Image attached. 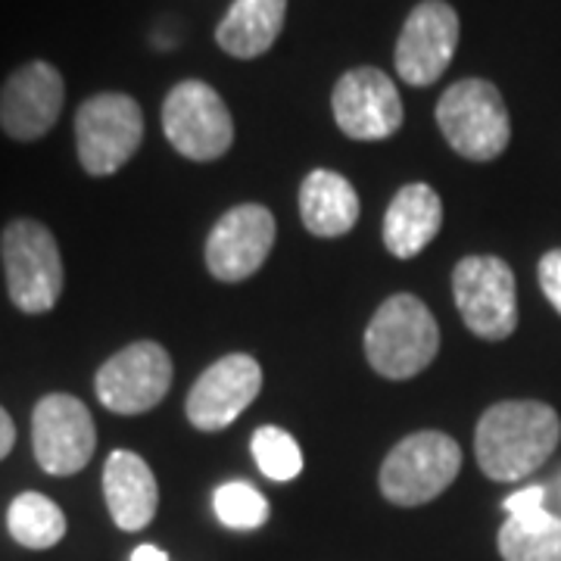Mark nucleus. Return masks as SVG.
<instances>
[{
	"instance_id": "f257e3e1",
	"label": "nucleus",
	"mask_w": 561,
	"mask_h": 561,
	"mask_svg": "<svg viewBox=\"0 0 561 561\" xmlns=\"http://www.w3.org/2000/svg\"><path fill=\"white\" fill-rule=\"evenodd\" d=\"M561 419L540 400H505L490 405L474 431L478 465L490 481H522L559 449Z\"/></svg>"
},
{
	"instance_id": "f03ea898",
	"label": "nucleus",
	"mask_w": 561,
	"mask_h": 561,
	"mask_svg": "<svg viewBox=\"0 0 561 561\" xmlns=\"http://www.w3.org/2000/svg\"><path fill=\"white\" fill-rule=\"evenodd\" d=\"M440 350V328L431 309L412 297L397 294L378 306L365 328L368 365L390 381H409L421 375Z\"/></svg>"
},
{
	"instance_id": "7ed1b4c3",
	"label": "nucleus",
	"mask_w": 561,
	"mask_h": 561,
	"mask_svg": "<svg viewBox=\"0 0 561 561\" xmlns=\"http://www.w3.org/2000/svg\"><path fill=\"white\" fill-rule=\"evenodd\" d=\"M7 294L25 316H44L60 302L66 272L60 243L38 219H13L0 234Z\"/></svg>"
},
{
	"instance_id": "20e7f679",
	"label": "nucleus",
	"mask_w": 561,
	"mask_h": 561,
	"mask_svg": "<svg viewBox=\"0 0 561 561\" xmlns=\"http://www.w3.org/2000/svg\"><path fill=\"white\" fill-rule=\"evenodd\" d=\"M437 125L446 144L471 162H490L505 153L512 119L500 88L486 79H461L437 101Z\"/></svg>"
},
{
	"instance_id": "39448f33",
	"label": "nucleus",
	"mask_w": 561,
	"mask_h": 561,
	"mask_svg": "<svg viewBox=\"0 0 561 561\" xmlns=\"http://www.w3.org/2000/svg\"><path fill=\"white\" fill-rule=\"evenodd\" d=\"M461 449L443 431H419L400 440L383 459L381 483L383 500L412 508L437 500L449 483L459 478Z\"/></svg>"
},
{
	"instance_id": "423d86ee",
	"label": "nucleus",
	"mask_w": 561,
	"mask_h": 561,
	"mask_svg": "<svg viewBox=\"0 0 561 561\" xmlns=\"http://www.w3.org/2000/svg\"><path fill=\"white\" fill-rule=\"evenodd\" d=\"M144 140L140 103L119 91H103L81 103L76 113V150L81 169L94 179L119 172Z\"/></svg>"
},
{
	"instance_id": "0eeeda50",
	"label": "nucleus",
	"mask_w": 561,
	"mask_h": 561,
	"mask_svg": "<svg viewBox=\"0 0 561 561\" xmlns=\"http://www.w3.org/2000/svg\"><path fill=\"white\" fill-rule=\"evenodd\" d=\"M162 131L181 157L213 162L234 144V119L219 91L201 79L179 81L162 103Z\"/></svg>"
},
{
	"instance_id": "6e6552de",
	"label": "nucleus",
	"mask_w": 561,
	"mask_h": 561,
	"mask_svg": "<svg viewBox=\"0 0 561 561\" xmlns=\"http://www.w3.org/2000/svg\"><path fill=\"white\" fill-rule=\"evenodd\" d=\"M453 294L465 328L481 341H508L518 328V287L500 256H465L453 272Z\"/></svg>"
},
{
	"instance_id": "1a4fd4ad",
	"label": "nucleus",
	"mask_w": 561,
	"mask_h": 561,
	"mask_svg": "<svg viewBox=\"0 0 561 561\" xmlns=\"http://www.w3.org/2000/svg\"><path fill=\"white\" fill-rule=\"evenodd\" d=\"M172 387V356L157 341L128 343L98 368V400L116 415H144L157 409Z\"/></svg>"
},
{
	"instance_id": "9d476101",
	"label": "nucleus",
	"mask_w": 561,
	"mask_h": 561,
	"mask_svg": "<svg viewBox=\"0 0 561 561\" xmlns=\"http://www.w3.org/2000/svg\"><path fill=\"white\" fill-rule=\"evenodd\" d=\"M32 449L41 471L54 478L79 474L98 449V427L88 405L72 393H47L32 412Z\"/></svg>"
},
{
	"instance_id": "9b49d317",
	"label": "nucleus",
	"mask_w": 561,
	"mask_h": 561,
	"mask_svg": "<svg viewBox=\"0 0 561 561\" xmlns=\"http://www.w3.org/2000/svg\"><path fill=\"white\" fill-rule=\"evenodd\" d=\"M275 216L262 203L228 209L206 238V268L225 284L253 278L275 247Z\"/></svg>"
},
{
	"instance_id": "f8f14e48",
	"label": "nucleus",
	"mask_w": 561,
	"mask_h": 561,
	"mask_svg": "<svg viewBox=\"0 0 561 561\" xmlns=\"http://www.w3.org/2000/svg\"><path fill=\"white\" fill-rule=\"evenodd\" d=\"M459 47V13L446 0H421L409 13L397 41V72L412 88L440 79Z\"/></svg>"
},
{
	"instance_id": "ddd939ff",
	"label": "nucleus",
	"mask_w": 561,
	"mask_h": 561,
	"mask_svg": "<svg viewBox=\"0 0 561 561\" xmlns=\"http://www.w3.org/2000/svg\"><path fill=\"white\" fill-rule=\"evenodd\" d=\"M66 81L60 69L44 60H32L13 69L0 88V128L13 140L44 138L62 113Z\"/></svg>"
},
{
	"instance_id": "4468645a",
	"label": "nucleus",
	"mask_w": 561,
	"mask_h": 561,
	"mask_svg": "<svg viewBox=\"0 0 561 561\" xmlns=\"http://www.w3.org/2000/svg\"><path fill=\"white\" fill-rule=\"evenodd\" d=\"M334 119L346 138L353 140H383L402 128L400 91L390 76L381 69L362 66L350 69L331 94Z\"/></svg>"
},
{
	"instance_id": "2eb2a0df",
	"label": "nucleus",
	"mask_w": 561,
	"mask_h": 561,
	"mask_svg": "<svg viewBox=\"0 0 561 561\" xmlns=\"http://www.w3.org/2000/svg\"><path fill=\"white\" fill-rule=\"evenodd\" d=\"M262 368L247 353H231L213 362L194 381L184 412L197 431H221L241 419L250 402L260 397Z\"/></svg>"
},
{
	"instance_id": "dca6fc26",
	"label": "nucleus",
	"mask_w": 561,
	"mask_h": 561,
	"mask_svg": "<svg viewBox=\"0 0 561 561\" xmlns=\"http://www.w3.org/2000/svg\"><path fill=\"white\" fill-rule=\"evenodd\" d=\"M103 500L113 524L125 534H138L157 518L160 486L147 461L131 449H116L103 465Z\"/></svg>"
},
{
	"instance_id": "f3484780",
	"label": "nucleus",
	"mask_w": 561,
	"mask_h": 561,
	"mask_svg": "<svg viewBox=\"0 0 561 561\" xmlns=\"http://www.w3.org/2000/svg\"><path fill=\"white\" fill-rule=\"evenodd\" d=\"M440 194L431 184H424V181H412V184L400 187L397 197L387 206V216H383V247L397 260H412L440 234Z\"/></svg>"
},
{
	"instance_id": "a211bd4d",
	"label": "nucleus",
	"mask_w": 561,
	"mask_h": 561,
	"mask_svg": "<svg viewBox=\"0 0 561 561\" xmlns=\"http://www.w3.org/2000/svg\"><path fill=\"white\" fill-rule=\"evenodd\" d=\"M300 216L316 238H343L359 221V194L341 172L316 169L302 179Z\"/></svg>"
},
{
	"instance_id": "6ab92c4d",
	"label": "nucleus",
	"mask_w": 561,
	"mask_h": 561,
	"mask_svg": "<svg viewBox=\"0 0 561 561\" xmlns=\"http://www.w3.org/2000/svg\"><path fill=\"white\" fill-rule=\"evenodd\" d=\"M284 16L287 0H234L216 28V41L238 60H256L278 41Z\"/></svg>"
},
{
	"instance_id": "aec40b11",
	"label": "nucleus",
	"mask_w": 561,
	"mask_h": 561,
	"mask_svg": "<svg viewBox=\"0 0 561 561\" xmlns=\"http://www.w3.org/2000/svg\"><path fill=\"white\" fill-rule=\"evenodd\" d=\"M496 542L505 561H561V518L546 508L512 515Z\"/></svg>"
},
{
	"instance_id": "412c9836",
	"label": "nucleus",
	"mask_w": 561,
	"mask_h": 561,
	"mask_svg": "<svg viewBox=\"0 0 561 561\" xmlns=\"http://www.w3.org/2000/svg\"><path fill=\"white\" fill-rule=\"evenodd\" d=\"M7 530L25 549H54L66 537V515L44 493H20L7 508Z\"/></svg>"
},
{
	"instance_id": "4be33fe9",
	"label": "nucleus",
	"mask_w": 561,
	"mask_h": 561,
	"mask_svg": "<svg viewBox=\"0 0 561 561\" xmlns=\"http://www.w3.org/2000/svg\"><path fill=\"white\" fill-rule=\"evenodd\" d=\"M250 449H253V459L260 465L262 474L272 481L287 483L302 471L300 443L294 440L284 427H275V424L260 427L250 440Z\"/></svg>"
},
{
	"instance_id": "5701e85b",
	"label": "nucleus",
	"mask_w": 561,
	"mask_h": 561,
	"mask_svg": "<svg viewBox=\"0 0 561 561\" xmlns=\"http://www.w3.org/2000/svg\"><path fill=\"white\" fill-rule=\"evenodd\" d=\"M213 508H216L219 522L234 530H256L268 522V500L253 483H221L213 496Z\"/></svg>"
},
{
	"instance_id": "b1692460",
	"label": "nucleus",
	"mask_w": 561,
	"mask_h": 561,
	"mask_svg": "<svg viewBox=\"0 0 561 561\" xmlns=\"http://www.w3.org/2000/svg\"><path fill=\"white\" fill-rule=\"evenodd\" d=\"M537 278H540V290L546 294V300L552 302V309L561 316V247L542 253Z\"/></svg>"
},
{
	"instance_id": "393cba45",
	"label": "nucleus",
	"mask_w": 561,
	"mask_h": 561,
	"mask_svg": "<svg viewBox=\"0 0 561 561\" xmlns=\"http://www.w3.org/2000/svg\"><path fill=\"white\" fill-rule=\"evenodd\" d=\"M542 502H546V490H542V486H524L518 493H512L502 505H505V512H508V518H512V515H527V512L546 508Z\"/></svg>"
},
{
	"instance_id": "a878e982",
	"label": "nucleus",
	"mask_w": 561,
	"mask_h": 561,
	"mask_svg": "<svg viewBox=\"0 0 561 561\" xmlns=\"http://www.w3.org/2000/svg\"><path fill=\"white\" fill-rule=\"evenodd\" d=\"M16 446V424L10 419V412L0 405V461L7 459Z\"/></svg>"
},
{
	"instance_id": "bb28decb",
	"label": "nucleus",
	"mask_w": 561,
	"mask_h": 561,
	"mask_svg": "<svg viewBox=\"0 0 561 561\" xmlns=\"http://www.w3.org/2000/svg\"><path fill=\"white\" fill-rule=\"evenodd\" d=\"M131 561H169V556L162 552L160 546H153V542H144V546H138V549L131 552Z\"/></svg>"
}]
</instances>
